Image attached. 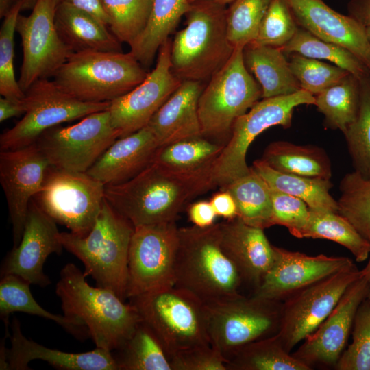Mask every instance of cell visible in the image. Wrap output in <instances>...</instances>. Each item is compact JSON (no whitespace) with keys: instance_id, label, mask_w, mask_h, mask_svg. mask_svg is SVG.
Wrapping results in <instances>:
<instances>
[{"instance_id":"cell-1","label":"cell","mask_w":370,"mask_h":370,"mask_svg":"<svg viewBox=\"0 0 370 370\" xmlns=\"http://www.w3.org/2000/svg\"><path fill=\"white\" fill-rule=\"evenodd\" d=\"M212 169L194 173L152 162L132 179L105 186V199L134 227L175 222L189 202L214 188Z\"/></svg>"},{"instance_id":"cell-2","label":"cell","mask_w":370,"mask_h":370,"mask_svg":"<svg viewBox=\"0 0 370 370\" xmlns=\"http://www.w3.org/2000/svg\"><path fill=\"white\" fill-rule=\"evenodd\" d=\"M56 292L64 314L82 321L97 347L119 349L142 321L134 304L108 288L90 286L73 263L62 269Z\"/></svg>"},{"instance_id":"cell-3","label":"cell","mask_w":370,"mask_h":370,"mask_svg":"<svg viewBox=\"0 0 370 370\" xmlns=\"http://www.w3.org/2000/svg\"><path fill=\"white\" fill-rule=\"evenodd\" d=\"M174 280V286L206 304L242 295L243 279L221 247L218 223L205 228L193 225L178 228Z\"/></svg>"},{"instance_id":"cell-4","label":"cell","mask_w":370,"mask_h":370,"mask_svg":"<svg viewBox=\"0 0 370 370\" xmlns=\"http://www.w3.org/2000/svg\"><path fill=\"white\" fill-rule=\"evenodd\" d=\"M226 9L213 0L191 3L186 27L171 41V69L182 81H208L231 57Z\"/></svg>"},{"instance_id":"cell-5","label":"cell","mask_w":370,"mask_h":370,"mask_svg":"<svg viewBox=\"0 0 370 370\" xmlns=\"http://www.w3.org/2000/svg\"><path fill=\"white\" fill-rule=\"evenodd\" d=\"M134 225L104 200L92 229L85 236L60 232L63 247L84 264L86 277L98 286L126 299L127 262Z\"/></svg>"},{"instance_id":"cell-6","label":"cell","mask_w":370,"mask_h":370,"mask_svg":"<svg viewBox=\"0 0 370 370\" xmlns=\"http://www.w3.org/2000/svg\"><path fill=\"white\" fill-rule=\"evenodd\" d=\"M147 73L130 51L90 50L72 53L53 80L80 101L110 102L134 88Z\"/></svg>"},{"instance_id":"cell-7","label":"cell","mask_w":370,"mask_h":370,"mask_svg":"<svg viewBox=\"0 0 370 370\" xmlns=\"http://www.w3.org/2000/svg\"><path fill=\"white\" fill-rule=\"evenodd\" d=\"M130 299L169 358L178 352L210 345L206 304L191 293L171 286Z\"/></svg>"},{"instance_id":"cell-8","label":"cell","mask_w":370,"mask_h":370,"mask_svg":"<svg viewBox=\"0 0 370 370\" xmlns=\"http://www.w3.org/2000/svg\"><path fill=\"white\" fill-rule=\"evenodd\" d=\"M243 50L234 49L208 81L198 102L202 136L225 145L236 119L262 99L260 86L244 64Z\"/></svg>"},{"instance_id":"cell-9","label":"cell","mask_w":370,"mask_h":370,"mask_svg":"<svg viewBox=\"0 0 370 370\" xmlns=\"http://www.w3.org/2000/svg\"><path fill=\"white\" fill-rule=\"evenodd\" d=\"M314 96L300 90L295 93L262 99L235 121L231 136L212 167L214 187L224 188L230 182L247 174L246 161L248 149L255 138L271 127L291 126L293 113L301 105H314Z\"/></svg>"},{"instance_id":"cell-10","label":"cell","mask_w":370,"mask_h":370,"mask_svg":"<svg viewBox=\"0 0 370 370\" xmlns=\"http://www.w3.org/2000/svg\"><path fill=\"white\" fill-rule=\"evenodd\" d=\"M282 301L241 295L206 304L210 345L226 363L247 345L278 333Z\"/></svg>"},{"instance_id":"cell-11","label":"cell","mask_w":370,"mask_h":370,"mask_svg":"<svg viewBox=\"0 0 370 370\" xmlns=\"http://www.w3.org/2000/svg\"><path fill=\"white\" fill-rule=\"evenodd\" d=\"M34 199L57 223L85 236L92 229L105 200V185L86 172L50 166Z\"/></svg>"},{"instance_id":"cell-12","label":"cell","mask_w":370,"mask_h":370,"mask_svg":"<svg viewBox=\"0 0 370 370\" xmlns=\"http://www.w3.org/2000/svg\"><path fill=\"white\" fill-rule=\"evenodd\" d=\"M23 117L0 136L1 151L34 143L46 130L109 108L110 102L80 101L63 90L54 80L40 79L25 92Z\"/></svg>"},{"instance_id":"cell-13","label":"cell","mask_w":370,"mask_h":370,"mask_svg":"<svg viewBox=\"0 0 370 370\" xmlns=\"http://www.w3.org/2000/svg\"><path fill=\"white\" fill-rule=\"evenodd\" d=\"M120 136L108 109L90 114L72 125L53 127L34 143L51 166L86 172Z\"/></svg>"},{"instance_id":"cell-14","label":"cell","mask_w":370,"mask_h":370,"mask_svg":"<svg viewBox=\"0 0 370 370\" xmlns=\"http://www.w3.org/2000/svg\"><path fill=\"white\" fill-rule=\"evenodd\" d=\"M178 228L175 222L134 227L128 254L126 298L175 285Z\"/></svg>"},{"instance_id":"cell-15","label":"cell","mask_w":370,"mask_h":370,"mask_svg":"<svg viewBox=\"0 0 370 370\" xmlns=\"http://www.w3.org/2000/svg\"><path fill=\"white\" fill-rule=\"evenodd\" d=\"M362 274L355 264L295 292L282 301L278 334L287 352L291 353L318 328L348 286Z\"/></svg>"},{"instance_id":"cell-16","label":"cell","mask_w":370,"mask_h":370,"mask_svg":"<svg viewBox=\"0 0 370 370\" xmlns=\"http://www.w3.org/2000/svg\"><path fill=\"white\" fill-rule=\"evenodd\" d=\"M56 0H38L30 14H19L16 32L21 38L23 61L18 79L22 90L40 79L53 77L72 52L56 31Z\"/></svg>"},{"instance_id":"cell-17","label":"cell","mask_w":370,"mask_h":370,"mask_svg":"<svg viewBox=\"0 0 370 370\" xmlns=\"http://www.w3.org/2000/svg\"><path fill=\"white\" fill-rule=\"evenodd\" d=\"M171 41L159 49L154 69L127 93L110 101L108 111L113 126L123 137L148 125L163 103L182 81L171 69Z\"/></svg>"},{"instance_id":"cell-18","label":"cell","mask_w":370,"mask_h":370,"mask_svg":"<svg viewBox=\"0 0 370 370\" xmlns=\"http://www.w3.org/2000/svg\"><path fill=\"white\" fill-rule=\"evenodd\" d=\"M369 291L368 280L362 273L348 286L325 320L291 354L311 369L315 366L334 367L346 348L357 310L368 297Z\"/></svg>"},{"instance_id":"cell-19","label":"cell","mask_w":370,"mask_h":370,"mask_svg":"<svg viewBox=\"0 0 370 370\" xmlns=\"http://www.w3.org/2000/svg\"><path fill=\"white\" fill-rule=\"evenodd\" d=\"M50 166L36 143L0 152V182L12 223L13 247L21 239L30 202L40 190Z\"/></svg>"},{"instance_id":"cell-20","label":"cell","mask_w":370,"mask_h":370,"mask_svg":"<svg viewBox=\"0 0 370 370\" xmlns=\"http://www.w3.org/2000/svg\"><path fill=\"white\" fill-rule=\"evenodd\" d=\"M273 262L252 295L283 301L295 292L355 265L345 256H309L273 245Z\"/></svg>"},{"instance_id":"cell-21","label":"cell","mask_w":370,"mask_h":370,"mask_svg":"<svg viewBox=\"0 0 370 370\" xmlns=\"http://www.w3.org/2000/svg\"><path fill=\"white\" fill-rule=\"evenodd\" d=\"M57 224L32 199L21 239L4 258L1 276L13 274L30 284L49 285L51 280L43 271L44 264L49 255L60 254L64 248Z\"/></svg>"},{"instance_id":"cell-22","label":"cell","mask_w":370,"mask_h":370,"mask_svg":"<svg viewBox=\"0 0 370 370\" xmlns=\"http://www.w3.org/2000/svg\"><path fill=\"white\" fill-rule=\"evenodd\" d=\"M297 26L353 53L370 71V42L366 27L323 0H284Z\"/></svg>"},{"instance_id":"cell-23","label":"cell","mask_w":370,"mask_h":370,"mask_svg":"<svg viewBox=\"0 0 370 370\" xmlns=\"http://www.w3.org/2000/svg\"><path fill=\"white\" fill-rule=\"evenodd\" d=\"M218 227L221 247L236 267L243 283L255 290L273 262V245L264 230L237 217L218 223Z\"/></svg>"},{"instance_id":"cell-24","label":"cell","mask_w":370,"mask_h":370,"mask_svg":"<svg viewBox=\"0 0 370 370\" xmlns=\"http://www.w3.org/2000/svg\"><path fill=\"white\" fill-rule=\"evenodd\" d=\"M7 348L8 370H27L29 362L35 359L47 362L62 370H118L112 352L96 347L82 353H70L48 348L25 336L20 321L14 317L11 323Z\"/></svg>"},{"instance_id":"cell-25","label":"cell","mask_w":370,"mask_h":370,"mask_svg":"<svg viewBox=\"0 0 370 370\" xmlns=\"http://www.w3.org/2000/svg\"><path fill=\"white\" fill-rule=\"evenodd\" d=\"M159 147L147 125L116 140L86 173L105 186L125 182L153 162Z\"/></svg>"},{"instance_id":"cell-26","label":"cell","mask_w":370,"mask_h":370,"mask_svg":"<svg viewBox=\"0 0 370 370\" xmlns=\"http://www.w3.org/2000/svg\"><path fill=\"white\" fill-rule=\"evenodd\" d=\"M202 82L182 81L150 120L148 126L160 147L202 136L198 102Z\"/></svg>"},{"instance_id":"cell-27","label":"cell","mask_w":370,"mask_h":370,"mask_svg":"<svg viewBox=\"0 0 370 370\" xmlns=\"http://www.w3.org/2000/svg\"><path fill=\"white\" fill-rule=\"evenodd\" d=\"M54 23L60 39L72 52L122 51L121 42L106 25L69 3L56 5Z\"/></svg>"},{"instance_id":"cell-28","label":"cell","mask_w":370,"mask_h":370,"mask_svg":"<svg viewBox=\"0 0 370 370\" xmlns=\"http://www.w3.org/2000/svg\"><path fill=\"white\" fill-rule=\"evenodd\" d=\"M244 64L262 89V99L288 95L300 90L286 55L279 47L247 45Z\"/></svg>"},{"instance_id":"cell-29","label":"cell","mask_w":370,"mask_h":370,"mask_svg":"<svg viewBox=\"0 0 370 370\" xmlns=\"http://www.w3.org/2000/svg\"><path fill=\"white\" fill-rule=\"evenodd\" d=\"M260 159L280 172L327 180L332 177L330 159L323 148L316 145L273 141Z\"/></svg>"},{"instance_id":"cell-30","label":"cell","mask_w":370,"mask_h":370,"mask_svg":"<svg viewBox=\"0 0 370 370\" xmlns=\"http://www.w3.org/2000/svg\"><path fill=\"white\" fill-rule=\"evenodd\" d=\"M30 285L16 275L8 274L1 276L0 317L5 328L8 327L10 315L19 312L53 321L79 340H84L90 336L88 330L82 321L64 314H52L40 306L31 293Z\"/></svg>"},{"instance_id":"cell-31","label":"cell","mask_w":370,"mask_h":370,"mask_svg":"<svg viewBox=\"0 0 370 370\" xmlns=\"http://www.w3.org/2000/svg\"><path fill=\"white\" fill-rule=\"evenodd\" d=\"M190 5L188 0H153L145 28L130 45V52L144 67L153 63L159 49Z\"/></svg>"},{"instance_id":"cell-32","label":"cell","mask_w":370,"mask_h":370,"mask_svg":"<svg viewBox=\"0 0 370 370\" xmlns=\"http://www.w3.org/2000/svg\"><path fill=\"white\" fill-rule=\"evenodd\" d=\"M252 169L269 187L304 201L312 210L338 212V203L330 193V180L286 173L274 170L261 159L255 160Z\"/></svg>"},{"instance_id":"cell-33","label":"cell","mask_w":370,"mask_h":370,"mask_svg":"<svg viewBox=\"0 0 370 370\" xmlns=\"http://www.w3.org/2000/svg\"><path fill=\"white\" fill-rule=\"evenodd\" d=\"M224 144L199 136L160 147L153 162L172 171L194 173L212 169Z\"/></svg>"},{"instance_id":"cell-34","label":"cell","mask_w":370,"mask_h":370,"mask_svg":"<svg viewBox=\"0 0 370 370\" xmlns=\"http://www.w3.org/2000/svg\"><path fill=\"white\" fill-rule=\"evenodd\" d=\"M230 192L237 207V218L262 230L274 225L271 189L251 167L250 171L223 188Z\"/></svg>"},{"instance_id":"cell-35","label":"cell","mask_w":370,"mask_h":370,"mask_svg":"<svg viewBox=\"0 0 370 370\" xmlns=\"http://www.w3.org/2000/svg\"><path fill=\"white\" fill-rule=\"evenodd\" d=\"M297 238L332 241L347 248L358 262L365 261L370 253V241L338 212L310 208L309 217Z\"/></svg>"},{"instance_id":"cell-36","label":"cell","mask_w":370,"mask_h":370,"mask_svg":"<svg viewBox=\"0 0 370 370\" xmlns=\"http://www.w3.org/2000/svg\"><path fill=\"white\" fill-rule=\"evenodd\" d=\"M360 78L349 73L340 82L314 95V106L324 116L326 127L343 134L356 120L360 102Z\"/></svg>"},{"instance_id":"cell-37","label":"cell","mask_w":370,"mask_h":370,"mask_svg":"<svg viewBox=\"0 0 370 370\" xmlns=\"http://www.w3.org/2000/svg\"><path fill=\"white\" fill-rule=\"evenodd\" d=\"M114 355L118 370H173L169 356L153 330L143 320Z\"/></svg>"},{"instance_id":"cell-38","label":"cell","mask_w":370,"mask_h":370,"mask_svg":"<svg viewBox=\"0 0 370 370\" xmlns=\"http://www.w3.org/2000/svg\"><path fill=\"white\" fill-rule=\"evenodd\" d=\"M226 365L227 370H311L285 349L278 334L247 345Z\"/></svg>"},{"instance_id":"cell-39","label":"cell","mask_w":370,"mask_h":370,"mask_svg":"<svg viewBox=\"0 0 370 370\" xmlns=\"http://www.w3.org/2000/svg\"><path fill=\"white\" fill-rule=\"evenodd\" d=\"M280 49L287 56L296 53L307 58L328 61L359 78L370 74L367 67L347 49L322 40L299 27L291 40Z\"/></svg>"},{"instance_id":"cell-40","label":"cell","mask_w":370,"mask_h":370,"mask_svg":"<svg viewBox=\"0 0 370 370\" xmlns=\"http://www.w3.org/2000/svg\"><path fill=\"white\" fill-rule=\"evenodd\" d=\"M339 189L338 213L370 241V179L354 171L343 176Z\"/></svg>"},{"instance_id":"cell-41","label":"cell","mask_w":370,"mask_h":370,"mask_svg":"<svg viewBox=\"0 0 370 370\" xmlns=\"http://www.w3.org/2000/svg\"><path fill=\"white\" fill-rule=\"evenodd\" d=\"M360 80L358 114L343 134L354 171L370 179V74Z\"/></svg>"},{"instance_id":"cell-42","label":"cell","mask_w":370,"mask_h":370,"mask_svg":"<svg viewBox=\"0 0 370 370\" xmlns=\"http://www.w3.org/2000/svg\"><path fill=\"white\" fill-rule=\"evenodd\" d=\"M153 0H101L109 28L122 43L131 45L145 28Z\"/></svg>"},{"instance_id":"cell-43","label":"cell","mask_w":370,"mask_h":370,"mask_svg":"<svg viewBox=\"0 0 370 370\" xmlns=\"http://www.w3.org/2000/svg\"><path fill=\"white\" fill-rule=\"evenodd\" d=\"M271 0H235L226 9V27L230 42L244 48L253 42Z\"/></svg>"},{"instance_id":"cell-44","label":"cell","mask_w":370,"mask_h":370,"mask_svg":"<svg viewBox=\"0 0 370 370\" xmlns=\"http://www.w3.org/2000/svg\"><path fill=\"white\" fill-rule=\"evenodd\" d=\"M290 69L301 90L316 95L347 75V71L328 62L293 53L288 55Z\"/></svg>"},{"instance_id":"cell-45","label":"cell","mask_w":370,"mask_h":370,"mask_svg":"<svg viewBox=\"0 0 370 370\" xmlns=\"http://www.w3.org/2000/svg\"><path fill=\"white\" fill-rule=\"evenodd\" d=\"M352 341L343 351L334 369L370 370V302L359 306L352 329Z\"/></svg>"},{"instance_id":"cell-46","label":"cell","mask_w":370,"mask_h":370,"mask_svg":"<svg viewBox=\"0 0 370 370\" xmlns=\"http://www.w3.org/2000/svg\"><path fill=\"white\" fill-rule=\"evenodd\" d=\"M21 12V5H14L3 18L0 29V94L12 99H23L25 95L16 79L14 67V32Z\"/></svg>"},{"instance_id":"cell-47","label":"cell","mask_w":370,"mask_h":370,"mask_svg":"<svg viewBox=\"0 0 370 370\" xmlns=\"http://www.w3.org/2000/svg\"><path fill=\"white\" fill-rule=\"evenodd\" d=\"M298 26L284 0H271L255 40L258 45L281 48L295 35Z\"/></svg>"},{"instance_id":"cell-48","label":"cell","mask_w":370,"mask_h":370,"mask_svg":"<svg viewBox=\"0 0 370 370\" xmlns=\"http://www.w3.org/2000/svg\"><path fill=\"white\" fill-rule=\"evenodd\" d=\"M271 197L274 225L286 227L295 237L309 217L310 208L301 199L278 190L271 189Z\"/></svg>"},{"instance_id":"cell-49","label":"cell","mask_w":370,"mask_h":370,"mask_svg":"<svg viewBox=\"0 0 370 370\" xmlns=\"http://www.w3.org/2000/svg\"><path fill=\"white\" fill-rule=\"evenodd\" d=\"M170 361L173 370H227L225 359L211 345L178 352Z\"/></svg>"},{"instance_id":"cell-50","label":"cell","mask_w":370,"mask_h":370,"mask_svg":"<svg viewBox=\"0 0 370 370\" xmlns=\"http://www.w3.org/2000/svg\"><path fill=\"white\" fill-rule=\"evenodd\" d=\"M187 213L193 225L201 228L213 225L217 217L210 201L205 200L188 205Z\"/></svg>"},{"instance_id":"cell-51","label":"cell","mask_w":370,"mask_h":370,"mask_svg":"<svg viewBox=\"0 0 370 370\" xmlns=\"http://www.w3.org/2000/svg\"><path fill=\"white\" fill-rule=\"evenodd\" d=\"M210 201L217 215L225 220H231L237 217V207L232 195L226 190L214 193Z\"/></svg>"},{"instance_id":"cell-52","label":"cell","mask_w":370,"mask_h":370,"mask_svg":"<svg viewBox=\"0 0 370 370\" xmlns=\"http://www.w3.org/2000/svg\"><path fill=\"white\" fill-rule=\"evenodd\" d=\"M57 5L60 3H69L79 9L84 10L96 17L103 24L109 27L110 20L106 14L101 0H56Z\"/></svg>"},{"instance_id":"cell-53","label":"cell","mask_w":370,"mask_h":370,"mask_svg":"<svg viewBox=\"0 0 370 370\" xmlns=\"http://www.w3.org/2000/svg\"><path fill=\"white\" fill-rule=\"evenodd\" d=\"M26 105L23 99H12L5 97L0 98V122L2 123L12 117L24 114Z\"/></svg>"},{"instance_id":"cell-54","label":"cell","mask_w":370,"mask_h":370,"mask_svg":"<svg viewBox=\"0 0 370 370\" xmlns=\"http://www.w3.org/2000/svg\"><path fill=\"white\" fill-rule=\"evenodd\" d=\"M347 12L364 27H370V0H350Z\"/></svg>"},{"instance_id":"cell-55","label":"cell","mask_w":370,"mask_h":370,"mask_svg":"<svg viewBox=\"0 0 370 370\" xmlns=\"http://www.w3.org/2000/svg\"><path fill=\"white\" fill-rule=\"evenodd\" d=\"M38 0H0V18H3L16 4H20L21 11L32 10Z\"/></svg>"},{"instance_id":"cell-56","label":"cell","mask_w":370,"mask_h":370,"mask_svg":"<svg viewBox=\"0 0 370 370\" xmlns=\"http://www.w3.org/2000/svg\"><path fill=\"white\" fill-rule=\"evenodd\" d=\"M368 258H369L368 262L366 264L365 267L363 269H362V271L364 275L367 278L369 282V295H368L367 298L370 302V253H369V256Z\"/></svg>"},{"instance_id":"cell-57","label":"cell","mask_w":370,"mask_h":370,"mask_svg":"<svg viewBox=\"0 0 370 370\" xmlns=\"http://www.w3.org/2000/svg\"><path fill=\"white\" fill-rule=\"evenodd\" d=\"M188 1L190 3H192L201 1V0H188ZM213 1L221 5H226L227 4L232 3L235 0H213Z\"/></svg>"},{"instance_id":"cell-58","label":"cell","mask_w":370,"mask_h":370,"mask_svg":"<svg viewBox=\"0 0 370 370\" xmlns=\"http://www.w3.org/2000/svg\"><path fill=\"white\" fill-rule=\"evenodd\" d=\"M367 35L370 42V27H366Z\"/></svg>"}]
</instances>
